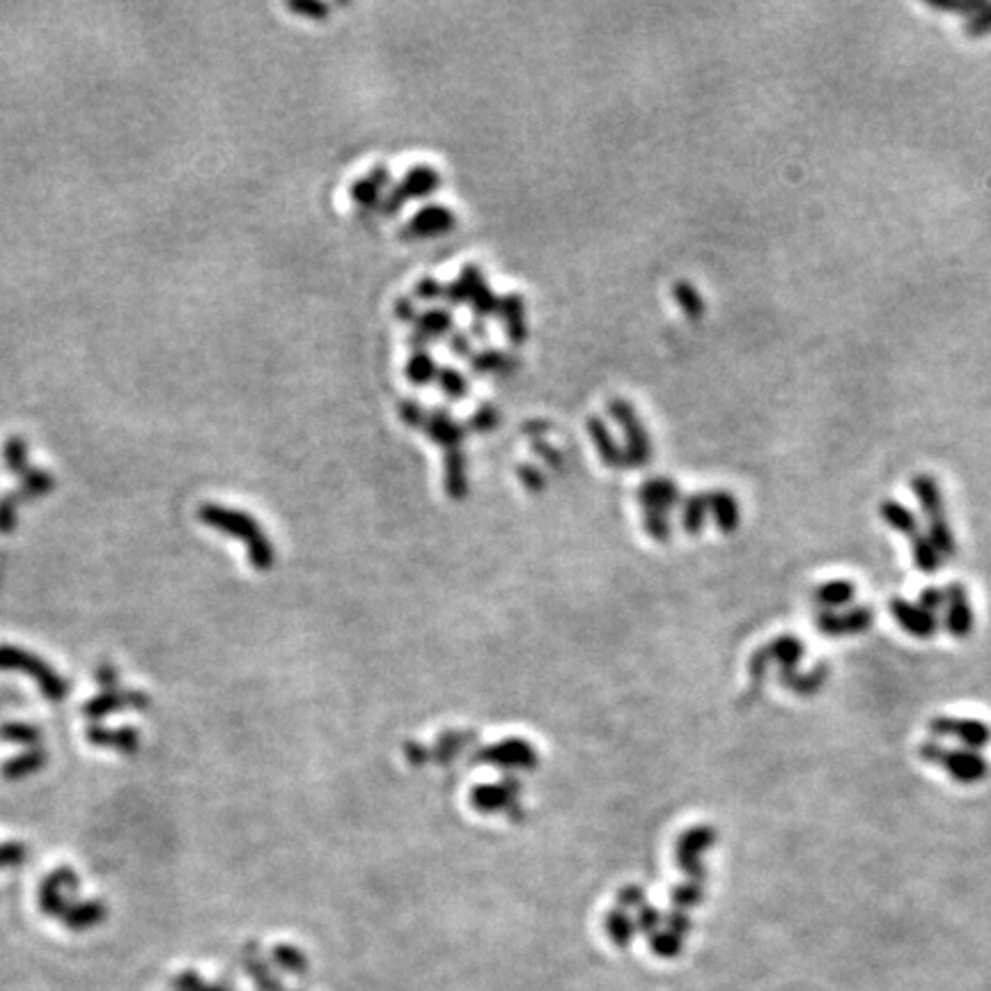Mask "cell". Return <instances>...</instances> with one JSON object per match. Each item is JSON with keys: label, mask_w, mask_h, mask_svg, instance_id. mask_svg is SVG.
<instances>
[{"label": "cell", "mask_w": 991, "mask_h": 991, "mask_svg": "<svg viewBox=\"0 0 991 991\" xmlns=\"http://www.w3.org/2000/svg\"><path fill=\"white\" fill-rule=\"evenodd\" d=\"M446 478H448V489L455 498H462L466 491V473H464V455L462 450H448L446 459Z\"/></svg>", "instance_id": "obj_31"}, {"label": "cell", "mask_w": 991, "mask_h": 991, "mask_svg": "<svg viewBox=\"0 0 991 991\" xmlns=\"http://www.w3.org/2000/svg\"><path fill=\"white\" fill-rule=\"evenodd\" d=\"M881 517H884L886 524L891 526L893 530H897V533L907 535L909 540H914V537L918 535L916 517L911 514V510H907V507L900 505V503L886 501L884 505H881Z\"/></svg>", "instance_id": "obj_25"}, {"label": "cell", "mask_w": 991, "mask_h": 991, "mask_svg": "<svg viewBox=\"0 0 991 991\" xmlns=\"http://www.w3.org/2000/svg\"><path fill=\"white\" fill-rule=\"evenodd\" d=\"M200 519L205 521L207 526L218 528L223 530V533L244 540L248 546V553H251L253 565L269 567L273 563V551L269 540L262 535V528L257 526L246 512L228 510V507L221 505H205L200 507Z\"/></svg>", "instance_id": "obj_2"}, {"label": "cell", "mask_w": 991, "mask_h": 991, "mask_svg": "<svg viewBox=\"0 0 991 991\" xmlns=\"http://www.w3.org/2000/svg\"><path fill=\"white\" fill-rule=\"evenodd\" d=\"M498 425V411L491 407V404H482V407L471 416V429L475 432H491Z\"/></svg>", "instance_id": "obj_40"}, {"label": "cell", "mask_w": 991, "mask_h": 991, "mask_svg": "<svg viewBox=\"0 0 991 991\" xmlns=\"http://www.w3.org/2000/svg\"><path fill=\"white\" fill-rule=\"evenodd\" d=\"M62 888H76V875L67 868L53 872V875L46 877L42 888H39V909H42L46 916H56L60 920V916L67 911Z\"/></svg>", "instance_id": "obj_11"}, {"label": "cell", "mask_w": 991, "mask_h": 991, "mask_svg": "<svg viewBox=\"0 0 991 991\" xmlns=\"http://www.w3.org/2000/svg\"><path fill=\"white\" fill-rule=\"evenodd\" d=\"M145 707L147 705V700L143 696H120V693H115V689L111 693H104V696H99L97 700H92L85 705V714L90 716V719H99V716H104L108 712H115V709H120V707Z\"/></svg>", "instance_id": "obj_26"}, {"label": "cell", "mask_w": 991, "mask_h": 991, "mask_svg": "<svg viewBox=\"0 0 991 991\" xmlns=\"http://www.w3.org/2000/svg\"><path fill=\"white\" fill-rule=\"evenodd\" d=\"M707 505H712L716 524H719L725 533H730V530H735L739 526V505L730 494H725V491L709 494Z\"/></svg>", "instance_id": "obj_27"}, {"label": "cell", "mask_w": 991, "mask_h": 991, "mask_svg": "<svg viewBox=\"0 0 991 991\" xmlns=\"http://www.w3.org/2000/svg\"><path fill=\"white\" fill-rule=\"evenodd\" d=\"M826 675H829V668L817 666L815 670H810V673H792L780 677V680H783L785 686H790L792 691L801 693V696H813L815 691L822 689Z\"/></svg>", "instance_id": "obj_29"}, {"label": "cell", "mask_w": 991, "mask_h": 991, "mask_svg": "<svg viewBox=\"0 0 991 991\" xmlns=\"http://www.w3.org/2000/svg\"><path fill=\"white\" fill-rule=\"evenodd\" d=\"M395 317L400 319V322H416L418 319L416 308H413V303L409 299H397L395 301Z\"/></svg>", "instance_id": "obj_51"}, {"label": "cell", "mask_w": 991, "mask_h": 991, "mask_svg": "<svg viewBox=\"0 0 991 991\" xmlns=\"http://www.w3.org/2000/svg\"><path fill=\"white\" fill-rule=\"evenodd\" d=\"M641 498L645 505L652 507V512H666L670 505L677 503V487L670 480H652L641 487Z\"/></svg>", "instance_id": "obj_24"}, {"label": "cell", "mask_w": 991, "mask_h": 991, "mask_svg": "<svg viewBox=\"0 0 991 991\" xmlns=\"http://www.w3.org/2000/svg\"><path fill=\"white\" fill-rule=\"evenodd\" d=\"M5 459L7 466L23 478V487L21 491H14V494L0 501V533H10L14 524H17V507L21 501L33 496H42L56 485L49 473L28 464V450L23 439L12 436V439L5 443Z\"/></svg>", "instance_id": "obj_1"}, {"label": "cell", "mask_w": 991, "mask_h": 991, "mask_svg": "<svg viewBox=\"0 0 991 991\" xmlns=\"http://www.w3.org/2000/svg\"><path fill=\"white\" fill-rule=\"evenodd\" d=\"M588 432L592 439H595V446L606 466H627V462H624V448H620L618 443L613 441V436L606 429L602 418L597 416L588 418Z\"/></svg>", "instance_id": "obj_21"}, {"label": "cell", "mask_w": 991, "mask_h": 991, "mask_svg": "<svg viewBox=\"0 0 991 991\" xmlns=\"http://www.w3.org/2000/svg\"><path fill=\"white\" fill-rule=\"evenodd\" d=\"M856 588L854 583L849 581H829L822 583L815 590V602L819 608H826V611H838V608H845L854 602Z\"/></svg>", "instance_id": "obj_22"}, {"label": "cell", "mask_w": 991, "mask_h": 991, "mask_svg": "<svg viewBox=\"0 0 991 991\" xmlns=\"http://www.w3.org/2000/svg\"><path fill=\"white\" fill-rule=\"evenodd\" d=\"M652 948L654 953H659L661 957H673L677 950L682 948V941L677 934H663V936L659 934L652 939Z\"/></svg>", "instance_id": "obj_45"}, {"label": "cell", "mask_w": 991, "mask_h": 991, "mask_svg": "<svg viewBox=\"0 0 991 991\" xmlns=\"http://www.w3.org/2000/svg\"><path fill=\"white\" fill-rule=\"evenodd\" d=\"M514 365H519V358L496 349H485L480 354L471 356V368L478 374H501V377H505V374H512L517 370Z\"/></svg>", "instance_id": "obj_23"}, {"label": "cell", "mask_w": 991, "mask_h": 991, "mask_svg": "<svg viewBox=\"0 0 991 991\" xmlns=\"http://www.w3.org/2000/svg\"><path fill=\"white\" fill-rule=\"evenodd\" d=\"M436 381H439V388L443 393L452 397V400H462V397L468 395V381L464 374L455 368H441Z\"/></svg>", "instance_id": "obj_35"}, {"label": "cell", "mask_w": 991, "mask_h": 991, "mask_svg": "<svg viewBox=\"0 0 991 991\" xmlns=\"http://www.w3.org/2000/svg\"><path fill=\"white\" fill-rule=\"evenodd\" d=\"M918 604L925 608V611H930V613H939L946 608V590H936V588H927L923 590V595H920L918 599Z\"/></svg>", "instance_id": "obj_46"}, {"label": "cell", "mask_w": 991, "mask_h": 991, "mask_svg": "<svg viewBox=\"0 0 991 991\" xmlns=\"http://www.w3.org/2000/svg\"><path fill=\"white\" fill-rule=\"evenodd\" d=\"M764 654H767L769 661L774 659L780 663V677H785L797 673V666L803 657V643L794 636H783L771 643Z\"/></svg>", "instance_id": "obj_20"}, {"label": "cell", "mask_w": 991, "mask_h": 991, "mask_svg": "<svg viewBox=\"0 0 991 991\" xmlns=\"http://www.w3.org/2000/svg\"><path fill=\"white\" fill-rule=\"evenodd\" d=\"M498 315H501L505 324V335L512 345H521L528 338V324H526V303L517 292L505 294L501 299V306H498Z\"/></svg>", "instance_id": "obj_14"}, {"label": "cell", "mask_w": 991, "mask_h": 991, "mask_svg": "<svg viewBox=\"0 0 991 991\" xmlns=\"http://www.w3.org/2000/svg\"><path fill=\"white\" fill-rule=\"evenodd\" d=\"M450 351L455 356H471V338L466 333H455L450 338Z\"/></svg>", "instance_id": "obj_50"}, {"label": "cell", "mask_w": 991, "mask_h": 991, "mask_svg": "<svg viewBox=\"0 0 991 991\" xmlns=\"http://www.w3.org/2000/svg\"><path fill=\"white\" fill-rule=\"evenodd\" d=\"M930 732L939 739H957L962 748L982 751L991 741V730L982 721L955 719V716H936L930 723Z\"/></svg>", "instance_id": "obj_6"}, {"label": "cell", "mask_w": 991, "mask_h": 991, "mask_svg": "<svg viewBox=\"0 0 991 991\" xmlns=\"http://www.w3.org/2000/svg\"><path fill=\"white\" fill-rule=\"evenodd\" d=\"M521 475H524V480L528 482V485H533V482H535V485L540 487L542 480H540V473H537L535 468H521Z\"/></svg>", "instance_id": "obj_53"}, {"label": "cell", "mask_w": 991, "mask_h": 991, "mask_svg": "<svg viewBox=\"0 0 991 991\" xmlns=\"http://www.w3.org/2000/svg\"><path fill=\"white\" fill-rule=\"evenodd\" d=\"M441 186V177L434 168L429 166H413L407 175L402 177L400 184H395L393 189L388 191L386 200L381 202V209L386 214H395L397 209H402L413 198H427L429 193H434Z\"/></svg>", "instance_id": "obj_5"}, {"label": "cell", "mask_w": 991, "mask_h": 991, "mask_svg": "<svg viewBox=\"0 0 991 991\" xmlns=\"http://www.w3.org/2000/svg\"><path fill=\"white\" fill-rule=\"evenodd\" d=\"M705 512H707V498L693 496L686 501L684 507V526L686 530H691V535H696L698 530L705 524Z\"/></svg>", "instance_id": "obj_37"}, {"label": "cell", "mask_w": 991, "mask_h": 991, "mask_svg": "<svg viewBox=\"0 0 991 991\" xmlns=\"http://www.w3.org/2000/svg\"><path fill=\"white\" fill-rule=\"evenodd\" d=\"M817 629L822 634L829 636H842V634H861V631L870 629L872 624V611L865 606H849L845 611H822L817 613Z\"/></svg>", "instance_id": "obj_7"}, {"label": "cell", "mask_w": 991, "mask_h": 991, "mask_svg": "<svg viewBox=\"0 0 991 991\" xmlns=\"http://www.w3.org/2000/svg\"><path fill=\"white\" fill-rule=\"evenodd\" d=\"M23 854H26V849H23L21 845H3L0 847V868H7V865H17L21 863V858Z\"/></svg>", "instance_id": "obj_49"}, {"label": "cell", "mask_w": 991, "mask_h": 991, "mask_svg": "<svg viewBox=\"0 0 991 991\" xmlns=\"http://www.w3.org/2000/svg\"><path fill=\"white\" fill-rule=\"evenodd\" d=\"M175 991H228L223 985H209L195 971H182L173 980Z\"/></svg>", "instance_id": "obj_38"}, {"label": "cell", "mask_w": 991, "mask_h": 991, "mask_svg": "<svg viewBox=\"0 0 991 991\" xmlns=\"http://www.w3.org/2000/svg\"><path fill=\"white\" fill-rule=\"evenodd\" d=\"M608 932H611L613 941L618 943V946H627L629 939H631V932H634V927H631L627 916L622 918L618 914H613L611 920H608Z\"/></svg>", "instance_id": "obj_43"}, {"label": "cell", "mask_w": 991, "mask_h": 991, "mask_svg": "<svg viewBox=\"0 0 991 991\" xmlns=\"http://www.w3.org/2000/svg\"><path fill=\"white\" fill-rule=\"evenodd\" d=\"M425 432L432 436V439L439 443V446L448 450H457L464 441V427L457 423L455 418L450 416L448 411H432L427 413V420L423 425Z\"/></svg>", "instance_id": "obj_15"}, {"label": "cell", "mask_w": 991, "mask_h": 991, "mask_svg": "<svg viewBox=\"0 0 991 991\" xmlns=\"http://www.w3.org/2000/svg\"><path fill=\"white\" fill-rule=\"evenodd\" d=\"M290 10L322 21V19H326V14H329L331 7L326 3H317V0H296V3H290Z\"/></svg>", "instance_id": "obj_44"}, {"label": "cell", "mask_w": 991, "mask_h": 991, "mask_svg": "<svg viewBox=\"0 0 991 991\" xmlns=\"http://www.w3.org/2000/svg\"><path fill=\"white\" fill-rule=\"evenodd\" d=\"M946 753H948V748L939 744V741L932 739V741H925L923 746L918 748V755L923 758L925 762H930V764H943V758H946Z\"/></svg>", "instance_id": "obj_48"}, {"label": "cell", "mask_w": 991, "mask_h": 991, "mask_svg": "<svg viewBox=\"0 0 991 991\" xmlns=\"http://www.w3.org/2000/svg\"><path fill=\"white\" fill-rule=\"evenodd\" d=\"M90 741H95L99 746L120 748V751H134L138 746V735L134 730H117V732L90 730Z\"/></svg>", "instance_id": "obj_34"}, {"label": "cell", "mask_w": 991, "mask_h": 991, "mask_svg": "<svg viewBox=\"0 0 991 991\" xmlns=\"http://www.w3.org/2000/svg\"><path fill=\"white\" fill-rule=\"evenodd\" d=\"M485 285H487L485 273H482L478 267H466L462 271V276L452 280L450 285H446V294L443 296H446L452 306H464V303H471L473 296Z\"/></svg>", "instance_id": "obj_18"}, {"label": "cell", "mask_w": 991, "mask_h": 991, "mask_svg": "<svg viewBox=\"0 0 991 991\" xmlns=\"http://www.w3.org/2000/svg\"><path fill=\"white\" fill-rule=\"evenodd\" d=\"M46 762V755L42 751H30L26 755H21V758H14L10 760L3 767V776L7 780H19V778H26L28 774H33V771H37L42 764Z\"/></svg>", "instance_id": "obj_32"}, {"label": "cell", "mask_w": 991, "mask_h": 991, "mask_svg": "<svg viewBox=\"0 0 991 991\" xmlns=\"http://www.w3.org/2000/svg\"><path fill=\"white\" fill-rule=\"evenodd\" d=\"M0 668L23 670V673L35 677V682L39 684V689H42L46 700L60 702L67 696V682L62 680L58 673H53L42 659H37L33 654L23 650H17V647L0 645Z\"/></svg>", "instance_id": "obj_3"}, {"label": "cell", "mask_w": 991, "mask_h": 991, "mask_svg": "<svg viewBox=\"0 0 991 991\" xmlns=\"http://www.w3.org/2000/svg\"><path fill=\"white\" fill-rule=\"evenodd\" d=\"M608 413L622 427V432L627 434L624 462H627V466H645L652 457V443L650 434H647V429L636 416V409L627 400H611L608 402Z\"/></svg>", "instance_id": "obj_4"}, {"label": "cell", "mask_w": 991, "mask_h": 991, "mask_svg": "<svg viewBox=\"0 0 991 991\" xmlns=\"http://www.w3.org/2000/svg\"><path fill=\"white\" fill-rule=\"evenodd\" d=\"M443 294H446V285H441L436 278H423L416 285L418 299L432 301V299H439V296H443Z\"/></svg>", "instance_id": "obj_47"}, {"label": "cell", "mask_w": 991, "mask_h": 991, "mask_svg": "<svg viewBox=\"0 0 991 991\" xmlns=\"http://www.w3.org/2000/svg\"><path fill=\"white\" fill-rule=\"evenodd\" d=\"M457 218L443 205H427L411 218L407 234L409 237H436V234H446L455 228Z\"/></svg>", "instance_id": "obj_12"}, {"label": "cell", "mask_w": 991, "mask_h": 991, "mask_svg": "<svg viewBox=\"0 0 991 991\" xmlns=\"http://www.w3.org/2000/svg\"><path fill=\"white\" fill-rule=\"evenodd\" d=\"M941 767L948 771L950 778H955L957 783L962 785L980 783V780H985L989 774L987 760L982 758L978 751H969V748H957V751L955 748L953 751L948 748Z\"/></svg>", "instance_id": "obj_8"}, {"label": "cell", "mask_w": 991, "mask_h": 991, "mask_svg": "<svg viewBox=\"0 0 991 991\" xmlns=\"http://www.w3.org/2000/svg\"><path fill=\"white\" fill-rule=\"evenodd\" d=\"M439 377V368H436V361L427 351H413V356L407 363V379L416 386H425L429 381Z\"/></svg>", "instance_id": "obj_30"}, {"label": "cell", "mask_w": 991, "mask_h": 991, "mask_svg": "<svg viewBox=\"0 0 991 991\" xmlns=\"http://www.w3.org/2000/svg\"><path fill=\"white\" fill-rule=\"evenodd\" d=\"M104 918H106V907L101 902H74L69 904L65 914L60 916L62 923H65L69 930L76 932L90 930V927L104 923Z\"/></svg>", "instance_id": "obj_19"}, {"label": "cell", "mask_w": 991, "mask_h": 991, "mask_svg": "<svg viewBox=\"0 0 991 991\" xmlns=\"http://www.w3.org/2000/svg\"><path fill=\"white\" fill-rule=\"evenodd\" d=\"M400 418H402L404 425L423 429L425 420H427V413H425V409L420 407V404L416 400H404L400 404Z\"/></svg>", "instance_id": "obj_41"}, {"label": "cell", "mask_w": 991, "mask_h": 991, "mask_svg": "<svg viewBox=\"0 0 991 991\" xmlns=\"http://www.w3.org/2000/svg\"><path fill=\"white\" fill-rule=\"evenodd\" d=\"M471 335H475V338H480V340H487V329H485V324L482 322H475L471 326Z\"/></svg>", "instance_id": "obj_54"}, {"label": "cell", "mask_w": 991, "mask_h": 991, "mask_svg": "<svg viewBox=\"0 0 991 991\" xmlns=\"http://www.w3.org/2000/svg\"><path fill=\"white\" fill-rule=\"evenodd\" d=\"M946 627L953 636L966 638L973 631L975 613L962 583H950L946 588Z\"/></svg>", "instance_id": "obj_9"}, {"label": "cell", "mask_w": 991, "mask_h": 991, "mask_svg": "<svg viewBox=\"0 0 991 991\" xmlns=\"http://www.w3.org/2000/svg\"><path fill=\"white\" fill-rule=\"evenodd\" d=\"M3 737L10 739V741H19V744H37L39 732L35 728H30V725L12 723V725H5L3 728Z\"/></svg>", "instance_id": "obj_42"}, {"label": "cell", "mask_w": 991, "mask_h": 991, "mask_svg": "<svg viewBox=\"0 0 991 991\" xmlns=\"http://www.w3.org/2000/svg\"><path fill=\"white\" fill-rule=\"evenodd\" d=\"M273 959H276V964L287 973H303L308 969V959L303 957V953H299V950L290 946H280L278 950H273Z\"/></svg>", "instance_id": "obj_36"}, {"label": "cell", "mask_w": 991, "mask_h": 991, "mask_svg": "<svg viewBox=\"0 0 991 991\" xmlns=\"http://www.w3.org/2000/svg\"><path fill=\"white\" fill-rule=\"evenodd\" d=\"M498 306H501V299H498V296L489 290V285L482 287V290L475 294L473 301H471V308L480 319L498 315Z\"/></svg>", "instance_id": "obj_39"}, {"label": "cell", "mask_w": 991, "mask_h": 991, "mask_svg": "<svg viewBox=\"0 0 991 991\" xmlns=\"http://www.w3.org/2000/svg\"><path fill=\"white\" fill-rule=\"evenodd\" d=\"M911 489L918 498L920 507H923V514L930 524H939V521H946V507H943V498L939 485L930 478V475H920L911 482Z\"/></svg>", "instance_id": "obj_17"}, {"label": "cell", "mask_w": 991, "mask_h": 991, "mask_svg": "<svg viewBox=\"0 0 991 991\" xmlns=\"http://www.w3.org/2000/svg\"><path fill=\"white\" fill-rule=\"evenodd\" d=\"M452 329V315L448 310H427L416 319V331L411 333L409 345L416 351H427L432 340H439Z\"/></svg>", "instance_id": "obj_13"}, {"label": "cell", "mask_w": 991, "mask_h": 991, "mask_svg": "<svg viewBox=\"0 0 991 991\" xmlns=\"http://www.w3.org/2000/svg\"><path fill=\"white\" fill-rule=\"evenodd\" d=\"M673 296L677 301V306L684 310V315L689 319H700L702 312H705V301L702 296L693 290L689 283H675L673 285Z\"/></svg>", "instance_id": "obj_33"}, {"label": "cell", "mask_w": 991, "mask_h": 991, "mask_svg": "<svg viewBox=\"0 0 991 991\" xmlns=\"http://www.w3.org/2000/svg\"><path fill=\"white\" fill-rule=\"evenodd\" d=\"M911 553H914V563L920 572H925V574L939 572L943 558L939 556V551L934 549L930 537L918 533L914 540H911Z\"/></svg>", "instance_id": "obj_28"}, {"label": "cell", "mask_w": 991, "mask_h": 991, "mask_svg": "<svg viewBox=\"0 0 991 991\" xmlns=\"http://www.w3.org/2000/svg\"><path fill=\"white\" fill-rule=\"evenodd\" d=\"M388 184H390L388 168L377 166L368 177H361L354 186H351V198H354L356 205L372 209L379 205L381 193H384V189H388Z\"/></svg>", "instance_id": "obj_16"}, {"label": "cell", "mask_w": 991, "mask_h": 991, "mask_svg": "<svg viewBox=\"0 0 991 991\" xmlns=\"http://www.w3.org/2000/svg\"><path fill=\"white\" fill-rule=\"evenodd\" d=\"M535 450L540 452V455H544V457H546V462H549V464H551V462H553V464H560V455H558V452L553 450V448L546 446V443H535Z\"/></svg>", "instance_id": "obj_52"}, {"label": "cell", "mask_w": 991, "mask_h": 991, "mask_svg": "<svg viewBox=\"0 0 991 991\" xmlns=\"http://www.w3.org/2000/svg\"><path fill=\"white\" fill-rule=\"evenodd\" d=\"M891 613L895 622L907 631L911 636L918 638H930L936 629H939V622H936V615L925 611L918 602H907V599H893L891 602Z\"/></svg>", "instance_id": "obj_10"}]
</instances>
